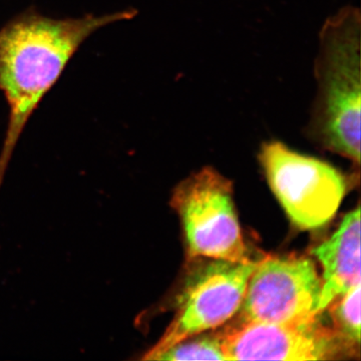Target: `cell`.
Returning a JSON list of instances; mask_svg holds the SVG:
<instances>
[{
  "label": "cell",
  "instance_id": "obj_1",
  "mask_svg": "<svg viewBox=\"0 0 361 361\" xmlns=\"http://www.w3.org/2000/svg\"><path fill=\"white\" fill-rule=\"evenodd\" d=\"M135 16V11H122L54 18L30 9L0 28V90L9 113L0 153V188L26 123L75 52L97 30Z\"/></svg>",
  "mask_w": 361,
  "mask_h": 361
},
{
  "label": "cell",
  "instance_id": "obj_2",
  "mask_svg": "<svg viewBox=\"0 0 361 361\" xmlns=\"http://www.w3.org/2000/svg\"><path fill=\"white\" fill-rule=\"evenodd\" d=\"M361 16L345 6L319 33L317 92L306 132L322 149L360 163Z\"/></svg>",
  "mask_w": 361,
  "mask_h": 361
},
{
  "label": "cell",
  "instance_id": "obj_3",
  "mask_svg": "<svg viewBox=\"0 0 361 361\" xmlns=\"http://www.w3.org/2000/svg\"><path fill=\"white\" fill-rule=\"evenodd\" d=\"M171 206L182 222L188 260L201 257L241 263L260 260L252 257L243 238L233 201L231 180L213 168L202 169L180 182Z\"/></svg>",
  "mask_w": 361,
  "mask_h": 361
},
{
  "label": "cell",
  "instance_id": "obj_4",
  "mask_svg": "<svg viewBox=\"0 0 361 361\" xmlns=\"http://www.w3.org/2000/svg\"><path fill=\"white\" fill-rule=\"evenodd\" d=\"M201 258L203 260H188L192 266L176 297L174 318L160 341L142 355V360H153L187 337L219 329L238 311L258 261L241 263Z\"/></svg>",
  "mask_w": 361,
  "mask_h": 361
},
{
  "label": "cell",
  "instance_id": "obj_5",
  "mask_svg": "<svg viewBox=\"0 0 361 361\" xmlns=\"http://www.w3.org/2000/svg\"><path fill=\"white\" fill-rule=\"evenodd\" d=\"M259 160L273 193L297 228L317 229L336 216L348 185L341 171L277 141L263 145Z\"/></svg>",
  "mask_w": 361,
  "mask_h": 361
},
{
  "label": "cell",
  "instance_id": "obj_6",
  "mask_svg": "<svg viewBox=\"0 0 361 361\" xmlns=\"http://www.w3.org/2000/svg\"><path fill=\"white\" fill-rule=\"evenodd\" d=\"M323 311L281 323L226 324L227 360H336L360 357V349L325 324Z\"/></svg>",
  "mask_w": 361,
  "mask_h": 361
},
{
  "label": "cell",
  "instance_id": "obj_7",
  "mask_svg": "<svg viewBox=\"0 0 361 361\" xmlns=\"http://www.w3.org/2000/svg\"><path fill=\"white\" fill-rule=\"evenodd\" d=\"M322 277L306 257L261 258L247 282L236 314L228 324L281 323L318 312Z\"/></svg>",
  "mask_w": 361,
  "mask_h": 361
},
{
  "label": "cell",
  "instance_id": "obj_8",
  "mask_svg": "<svg viewBox=\"0 0 361 361\" xmlns=\"http://www.w3.org/2000/svg\"><path fill=\"white\" fill-rule=\"evenodd\" d=\"M311 253L322 265L318 311H324L334 298L361 282L360 207L348 213L334 234Z\"/></svg>",
  "mask_w": 361,
  "mask_h": 361
},
{
  "label": "cell",
  "instance_id": "obj_9",
  "mask_svg": "<svg viewBox=\"0 0 361 361\" xmlns=\"http://www.w3.org/2000/svg\"><path fill=\"white\" fill-rule=\"evenodd\" d=\"M153 360H227L223 348L222 329L187 337L161 351Z\"/></svg>",
  "mask_w": 361,
  "mask_h": 361
},
{
  "label": "cell",
  "instance_id": "obj_10",
  "mask_svg": "<svg viewBox=\"0 0 361 361\" xmlns=\"http://www.w3.org/2000/svg\"><path fill=\"white\" fill-rule=\"evenodd\" d=\"M360 283H357L334 298L326 307L332 329L357 349L360 346Z\"/></svg>",
  "mask_w": 361,
  "mask_h": 361
}]
</instances>
